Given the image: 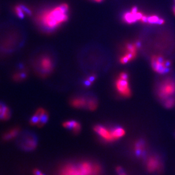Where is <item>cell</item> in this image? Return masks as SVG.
I'll return each instance as SVG.
<instances>
[{
    "label": "cell",
    "mask_w": 175,
    "mask_h": 175,
    "mask_svg": "<svg viewBox=\"0 0 175 175\" xmlns=\"http://www.w3.org/2000/svg\"><path fill=\"white\" fill-rule=\"evenodd\" d=\"M68 10L67 3L44 10L38 15L37 23L43 31L52 32L68 19Z\"/></svg>",
    "instance_id": "6da1fadb"
},
{
    "label": "cell",
    "mask_w": 175,
    "mask_h": 175,
    "mask_svg": "<svg viewBox=\"0 0 175 175\" xmlns=\"http://www.w3.org/2000/svg\"><path fill=\"white\" fill-rule=\"evenodd\" d=\"M101 172V166L85 160L63 166L60 169L58 175H100Z\"/></svg>",
    "instance_id": "7a4b0ae2"
},
{
    "label": "cell",
    "mask_w": 175,
    "mask_h": 175,
    "mask_svg": "<svg viewBox=\"0 0 175 175\" xmlns=\"http://www.w3.org/2000/svg\"><path fill=\"white\" fill-rule=\"evenodd\" d=\"M33 65L37 73L44 77L52 72L54 63L49 55L44 54L35 57L33 60Z\"/></svg>",
    "instance_id": "3957f363"
},
{
    "label": "cell",
    "mask_w": 175,
    "mask_h": 175,
    "mask_svg": "<svg viewBox=\"0 0 175 175\" xmlns=\"http://www.w3.org/2000/svg\"><path fill=\"white\" fill-rule=\"evenodd\" d=\"M175 93V81L167 79L163 81L158 90V95L162 100H167Z\"/></svg>",
    "instance_id": "277c9868"
},
{
    "label": "cell",
    "mask_w": 175,
    "mask_h": 175,
    "mask_svg": "<svg viewBox=\"0 0 175 175\" xmlns=\"http://www.w3.org/2000/svg\"><path fill=\"white\" fill-rule=\"evenodd\" d=\"M151 65L153 69L158 73H167L170 71V68L166 65V61L161 56H154L152 58Z\"/></svg>",
    "instance_id": "5b68a950"
},
{
    "label": "cell",
    "mask_w": 175,
    "mask_h": 175,
    "mask_svg": "<svg viewBox=\"0 0 175 175\" xmlns=\"http://www.w3.org/2000/svg\"><path fill=\"white\" fill-rule=\"evenodd\" d=\"M146 168L149 172L155 173L161 171L162 163L160 159L156 156H150L146 161Z\"/></svg>",
    "instance_id": "8992f818"
},
{
    "label": "cell",
    "mask_w": 175,
    "mask_h": 175,
    "mask_svg": "<svg viewBox=\"0 0 175 175\" xmlns=\"http://www.w3.org/2000/svg\"><path fill=\"white\" fill-rule=\"evenodd\" d=\"M21 140L20 146L26 151L34 150L37 145V140L33 134L27 133L25 134Z\"/></svg>",
    "instance_id": "52a82bcc"
},
{
    "label": "cell",
    "mask_w": 175,
    "mask_h": 175,
    "mask_svg": "<svg viewBox=\"0 0 175 175\" xmlns=\"http://www.w3.org/2000/svg\"><path fill=\"white\" fill-rule=\"evenodd\" d=\"M93 130L104 141L106 142H113L115 141L112 136L111 129H108L102 125H97L94 127Z\"/></svg>",
    "instance_id": "ba28073f"
},
{
    "label": "cell",
    "mask_w": 175,
    "mask_h": 175,
    "mask_svg": "<svg viewBox=\"0 0 175 175\" xmlns=\"http://www.w3.org/2000/svg\"><path fill=\"white\" fill-rule=\"evenodd\" d=\"M116 86L118 92L123 96L129 97L131 94V90L128 80L122 79L120 77L118 79L116 83Z\"/></svg>",
    "instance_id": "9c48e42d"
},
{
    "label": "cell",
    "mask_w": 175,
    "mask_h": 175,
    "mask_svg": "<svg viewBox=\"0 0 175 175\" xmlns=\"http://www.w3.org/2000/svg\"><path fill=\"white\" fill-rule=\"evenodd\" d=\"M134 151L135 155L139 158H143L146 152V144L142 139H139L135 142L134 146Z\"/></svg>",
    "instance_id": "30bf717a"
},
{
    "label": "cell",
    "mask_w": 175,
    "mask_h": 175,
    "mask_svg": "<svg viewBox=\"0 0 175 175\" xmlns=\"http://www.w3.org/2000/svg\"><path fill=\"white\" fill-rule=\"evenodd\" d=\"M63 126L64 128L71 130L75 134L79 133L81 129V126L80 124L75 120L65 121L63 124Z\"/></svg>",
    "instance_id": "8fae6325"
},
{
    "label": "cell",
    "mask_w": 175,
    "mask_h": 175,
    "mask_svg": "<svg viewBox=\"0 0 175 175\" xmlns=\"http://www.w3.org/2000/svg\"><path fill=\"white\" fill-rule=\"evenodd\" d=\"M11 112L10 109L5 104L0 102V120L6 121L10 118Z\"/></svg>",
    "instance_id": "7c38bea8"
},
{
    "label": "cell",
    "mask_w": 175,
    "mask_h": 175,
    "mask_svg": "<svg viewBox=\"0 0 175 175\" xmlns=\"http://www.w3.org/2000/svg\"><path fill=\"white\" fill-rule=\"evenodd\" d=\"M20 128L15 127L10 129L3 135V139L5 140H10L15 138L19 133Z\"/></svg>",
    "instance_id": "4fadbf2b"
},
{
    "label": "cell",
    "mask_w": 175,
    "mask_h": 175,
    "mask_svg": "<svg viewBox=\"0 0 175 175\" xmlns=\"http://www.w3.org/2000/svg\"><path fill=\"white\" fill-rule=\"evenodd\" d=\"M111 131L112 136L115 141L122 138L125 135V129L120 126H117L111 129Z\"/></svg>",
    "instance_id": "5bb4252c"
},
{
    "label": "cell",
    "mask_w": 175,
    "mask_h": 175,
    "mask_svg": "<svg viewBox=\"0 0 175 175\" xmlns=\"http://www.w3.org/2000/svg\"><path fill=\"white\" fill-rule=\"evenodd\" d=\"M71 105L76 108H83L88 105V102L83 97H77L73 99L71 102Z\"/></svg>",
    "instance_id": "9a60e30c"
},
{
    "label": "cell",
    "mask_w": 175,
    "mask_h": 175,
    "mask_svg": "<svg viewBox=\"0 0 175 175\" xmlns=\"http://www.w3.org/2000/svg\"><path fill=\"white\" fill-rule=\"evenodd\" d=\"M136 13H133L132 11L126 13L124 15V17H123V19H124L125 22L128 23H130V24L132 23H135V22H136L138 21L137 18H136Z\"/></svg>",
    "instance_id": "2e32d148"
},
{
    "label": "cell",
    "mask_w": 175,
    "mask_h": 175,
    "mask_svg": "<svg viewBox=\"0 0 175 175\" xmlns=\"http://www.w3.org/2000/svg\"><path fill=\"white\" fill-rule=\"evenodd\" d=\"M165 22V21L163 18H159L157 15H151L147 17V23L150 24H158V25H163Z\"/></svg>",
    "instance_id": "e0dca14e"
},
{
    "label": "cell",
    "mask_w": 175,
    "mask_h": 175,
    "mask_svg": "<svg viewBox=\"0 0 175 175\" xmlns=\"http://www.w3.org/2000/svg\"><path fill=\"white\" fill-rule=\"evenodd\" d=\"M27 77V72L25 71L17 72L14 74L13 79L15 81H21L24 80Z\"/></svg>",
    "instance_id": "ac0fdd59"
},
{
    "label": "cell",
    "mask_w": 175,
    "mask_h": 175,
    "mask_svg": "<svg viewBox=\"0 0 175 175\" xmlns=\"http://www.w3.org/2000/svg\"><path fill=\"white\" fill-rule=\"evenodd\" d=\"M14 11L16 15L20 19H23L25 17V13L23 11L20 5H16L14 7Z\"/></svg>",
    "instance_id": "d6986e66"
},
{
    "label": "cell",
    "mask_w": 175,
    "mask_h": 175,
    "mask_svg": "<svg viewBox=\"0 0 175 175\" xmlns=\"http://www.w3.org/2000/svg\"><path fill=\"white\" fill-rule=\"evenodd\" d=\"M138 47H136V44L129 43L126 45V49L128 52H130L131 53L136 55V49Z\"/></svg>",
    "instance_id": "ffe728a7"
},
{
    "label": "cell",
    "mask_w": 175,
    "mask_h": 175,
    "mask_svg": "<svg viewBox=\"0 0 175 175\" xmlns=\"http://www.w3.org/2000/svg\"><path fill=\"white\" fill-rule=\"evenodd\" d=\"M166 108L168 109L172 108L175 105V99L174 98H169L166 100L164 103Z\"/></svg>",
    "instance_id": "44dd1931"
},
{
    "label": "cell",
    "mask_w": 175,
    "mask_h": 175,
    "mask_svg": "<svg viewBox=\"0 0 175 175\" xmlns=\"http://www.w3.org/2000/svg\"><path fill=\"white\" fill-rule=\"evenodd\" d=\"M88 108L90 110H94L97 108V104L96 101L92 99L88 101Z\"/></svg>",
    "instance_id": "7402d4cb"
},
{
    "label": "cell",
    "mask_w": 175,
    "mask_h": 175,
    "mask_svg": "<svg viewBox=\"0 0 175 175\" xmlns=\"http://www.w3.org/2000/svg\"><path fill=\"white\" fill-rule=\"evenodd\" d=\"M39 121H40V118L39 117H38L37 115L34 114L30 119V123L31 124V125H37L39 124Z\"/></svg>",
    "instance_id": "603a6c76"
},
{
    "label": "cell",
    "mask_w": 175,
    "mask_h": 175,
    "mask_svg": "<svg viewBox=\"0 0 175 175\" xmlns=\"http://www.w3.org/2000/svg\"><path fill=\"white\" fill-rule=\"evenodd\" d=\"M19 5L21 6V7L23 11H24L25 14H27L29 16H30V15H32V11L29 8H28L26 6H25L24 5H22V4H21Z\"/></svg>",
    "instance_id": "cb8c5ba5"
},
{
    "label": "cell",
    "mask_w": 175,
    "mask_h": 175,
    "mask_svg": "<svg viewBox=\"0 0 175 175\" xmlns=\"http://www.w3.org/2000/svg\"><path fill=\"white\" fill-rule=\"evenodd\" d=\"M116 171L118 175H127L124 169L120 166H118L116 168Z\"/></svg>",
    "instance_id": "d4e9b609"
},
{
    "label": "cell",
    "mask_w": 175,
    "mask_h": 175,
    "mask_svg": "<svg viewBox=\"0 0 175 175\" xmlns=\"http://www.w3.org/2000/svg\"><path fill=\"white\" fill-rule=\"evenodd\" d=\"M120 77L122 79L128 80V75L126 73H122L120 74Z\"/></svg>",
    "instance_id": "484cf974"
},
{
    "label": "cell",
    "mask_w": 175,
    "mask_h": 175,
    "mask_svg": "<svg viewBox=\"0 0 175 175\" xmlns=\"http://www.w3.org/2000/svg\"><path fill=\"white\" fill-rule=\"evenodd\" d=\"M34 175H44L39 170H37V169L34 170Z\"/></svg>",
    "instance_id": "4316f807"
},
{
    "label": "cell",
    "mask_w": 175,
    "mask_h": 175,
    "mask_svg": "<svg viewBox=\"0 0 175 175\" xmlns=\"http://www.w3.org/2000/svg\"><path fill=\"white\" fill-rule=\"evenodd\" d=\"M92 84V83L88 79L87 80H86L85 81V83H84V84H85V85H86V86H89V85H90V84Z\"/></svg>",
    "instance_id": "83f0119b"
},
{
    "label": "cell",
    "mask_w": 175,
    "mask_h": 175,
    "mask_svg": "<svg viewBox=\"0 0 175 175\" xmlns=\"http://www.w3.org/2000/svg\"><path fill=\"white\" fill-rule=\"evenodd\" d=\"M94 79H95V76H92L89 77V79H88V80H89L91 83H92V82L94 80Z\"/></svg>",
    "instance_id": "f1b7e54d"
},
{
    "label": "cell",
    "mask_w": 175,
    "mask_h": 175,
    "mask_svg": "<svg viewBox=\"0 0 175 175\" xmlns=\"http://www.w3.org/2000/svg\"><path fill=\"white\" fill-rule=\"evenodd\" d=\"M93 1H96V2H102L103 0H93Z\"/></svg>",
    "instance_id": "f546056e"
},
{
    "label": "cell",
    "mask_w": 175,
    "mask_h": 175,
    "mask_svg": "<svg viewBox=\"0 0 175 175\" xmlns=\"http://www.w3.org/2000/svg\"><path fill=\"white\" fill-rule=\"evenodd\" d=\"M173 10H174V14H175V6H174V9H173Z\"/></svg>",
    "instance_id": "4dcf8cb0"
}]
</instances>
